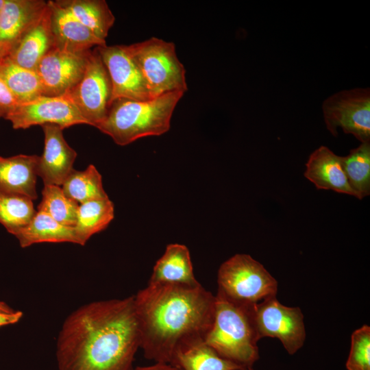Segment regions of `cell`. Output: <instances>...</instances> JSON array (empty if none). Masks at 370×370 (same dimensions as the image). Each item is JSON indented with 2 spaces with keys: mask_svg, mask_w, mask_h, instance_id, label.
<instances>
[{
  "mask_svg": "<svg viewBox=\"0 0 370 370\" xmlns=\"http://www.w3.org/2000/svg\"><path fill=\"white\" fill-rule=\"evenodd\" d=\"M134 295L95 301L64 320L58 334V370H132L140 348Z\"/></svg>",
  "mask_w": 370,
  "mask_h": 370,
  "instance_id": "1",
  "label": "cell"
},
{
  "mask_svg": "<svg viewBox=\"0 0 370 370\" xmlns=\"http://www.w3.org/2000/svg\"><path fill=\"white\" fill-rule=\"evenodd\" d=\"M140 348L154 362L170 364L175 351L205 338L214 314L215 295L201 284H149L134 295Z\"/></svg>",
  "mask_w": 370,
  "mask_h": 370,
  "instance_id": "2",
  "label": "cell"
},
{
  "mask_svg": "<svg viewBox=\"0 0 370 370\" xmlns=\"http://www.w3.org/2000/svg\"><path fill=\"white\" fill-rule=\"evenodd\" d=\"M184 94L171 92L145 101L116 99L97 128L120 146L162 135L169 130L173 111Z\"/></svg>",
  "mask_w": 370,
  "mask_h": 370,
  "instance_id": "3",
  "label": "cell"
},
{
  "mask_svg": "<svg viewBox=\"0 0 370 370\" xmlns=\"http://www.w3.org/2000/svg\"><path fill=\"white\" fill-rule=\"evenodd\" d=\"M254 306L235 301L217 290L213 322L204 338L221 356L243 367H252L259 359Z\"/></svg>",
  "mask_w": 370,
  "mask_h": 370,
  "instance_id": "4",
  "label": "cell"
},
{
  "mask_svg": "<svg viewBox=\"0 0 370 370\" xmlns=\"http://www.w3.org/2000/svg\"><path fill=\"white\" fill-rule=\"evenodd\" d=\"M142 73L150 99L188 90L186 71L172 42L152 37L129 45Z\"/></svg>",
  "mask_w": 370,
  "mask_h": 370,
  "instance_id": "5",
  "label": "cell"
},
{
  "mask_svg": "<svg viewBox=\"0 0 370 370\" xmlns=\"http://www.w3.org/2000/svg\"><path fill=\"white\" fill-rule=\"evenodd\" d=\"M218 291L228 298L254 306L276 297L278 283L251 256L237 254L223 262L217 274Z\"/></svg>",
  "mask_w": 370,
  "mask_h": 370,
  "instance_id": "6",
  "label": "cell"
},
{
  "mask_svg": "<svg viewBox=\"0 0 370 370\" xmlns=\"http://www.w3.org/2000/svg\"><path fill=\"white\" fill-rule=\"evenodd\" d=\"M88 125L97 127L106 119L112 98V84L101 56L90 50L84 74L66 94Z\"/></svg>",
  "mask_w": 370,
  "mask_h": 370,
  "instance_id": "7",
  "label": "cell"
},
{
  "mask_svg": "<svg viewBox=\"0 0 370 370\" xmlns=\"http://www.w3.org/2000/svg\"><path fill=\"white\" fill-rule=\"evenodd\" d=\"M328 131L338 135L340 127L362 143L370 142V91L357 88L338 92L328 97L322 106Z\"/></svg>",
  "mask_w": 370,
  "mask_h": 370,
  "instance_id": "8",
  "label": "cell"
},
{
  "mask_svg": "<svg viewBox=\"0 0 370 370\" xmlns=\"http://www.w3.org/2000/svg\"><path fill=\"white\" fill-rule=\"evenodd\" d=\"M253 317L259 340L276 338L290 355L303 347L306 332L299 307L284 306L273 297L254 305Z\"/></svg>",
  "mask_w": 370,
  "mask_h": 370,
  "instance_id": "9",
  "label": "cell"
},
{
  "mask_svg": "<svg viewBox=\"0 0 370 370\" xmlns=\"http://www.w3.org/2000/svg\"><path fill=\"white\" fill-rule=\"evenodd\" d=\"M4 119L10 121L15 130L45 124L57 125L63 130L75 125H88L67 95H42L19 103Z\"/></svg>",
  "mask_w": 370,
  "mask_h": 370,
  "instance_id": "10",
  "label": "cell"
},
{
  "mask_svg": "<svg viewBox=\"0 0 370 370\" xmlns=\"http://www.w3.org/2000/svg\"><path fill=\"white\" fill-rule=\"evenodd\" d=\"M90 51L74 52L56 47L50 49L35 69L43 95H66L82 78Z\"/></svg>",
  "mask_w": 370,
  "mask_h": 370,
  "instance_id": "11",
  "label": "cell"
},
{
  "mask_svg": "<svg viewBox=\"0 0 370 370\" xmlns=\"http://www.w3.org/2000/svg\"><path fill=\"white\" fill-rule=\"evenodd\" d=\"M112 84L111 103L118 99L145 101L149 95L129 45L97 47Z\"/></svg>",
  "mask_w": 370,
  "mask_h": 370,
  "instance_id": "12",
  "label": "cell"
},
{
  "mask_svg": "<svg viewBox=\"0 0 370 370\" xmlns=\"http://www.w3.org/2000/svg\"><path fill=\"white\" fill-rule=\"evenodd\" d=\"M45 135L42 155L39 158L38 175L45 185L61 186L73 169L76 151L66 143L63 129L54 124L41 125Z\"/></svg>",
  "mask_w": 370,
  "mask_h": 370,
  "instance_id": "13",
  "label": "cell"
},
{
  "mask_svg": "<svg viewBox=\"0 0 370 370\" xmlns=\"http://www.w3.org/2000/svg\"><path fill=\"white\" fill-rule=\"evenodd\" d=\"M54 47L51 11L47 6L40 18L12 45L8 56L16 64L30 70Z\"/></svg>",
  "mask_w": 370,
  "mask_h": 370,
  "instance_id": "14",
  "label": "cell"
},
{
  "mask_svg": "<svg viewBox=\"0 0 370 370\" xmlns=\"http://www.w3.org/2000/svg\"><path fill=\"white\" fill-rule=\"evenodd\" d=\"M54 47L74 52H84L95 47L106 45V40L98 37L82 25L56 1H48Z\"/></svg>",
  "mask_w": 370,
  "mask_h": 370,
  "instance_id": "15",
  "label": "cell"
},
{
  "mask_svg": "<svg viewBox=\"0 0 370 370\" xmlns=\"http://www.w3.org/2000/svg\"><path fill=\"white\" fill-rule=\"evenodd\" d=\"M304 176L319 190H331L356 197L343 168L341 156L321 146L309 156Z\"/></svg>",
  "mask_w": 370,
  "mask_h": 370,
  "instance_id": "16",
  "label": "cell"
},
{
  "mask_svg": "<svg viewBox=\"0 0 370 370\" xmlns=\"http://www.w3.org/2000/svg\"><path fill=\"white\" fill-rule=\"evenodd\" d=\"M39 158L36 155L25 154L0 156V190L36 199Z\"/></svg>",
  "mask_w": 370,
  "mask_h": 370,
  "instance_id": "17",
  "label": "cell"
},
{
  "mask_svg": "<svg viewBox=\"0 0 370 370\" xmlns=\"http://www.w3.org/2000/svg\"><path fill=\"white\" fill-rule=\"evenodd\" d=\"M43 0H5L0 12V41L14 44L40 18Z\"/></svg>",
  "mask_w": 370,
  "mask_h": 370,
  "instance_id": "18",
  "label": "cell"
},
{
  "mask_svg": "<svg viewBox=\"0 0 370 370\" xmlns=\"http://www.w3.org/2000/svg\"><path fill=\"white\" fill-rule=\"evenodd\" d=\"M149 283L200 284L194 275L188 247L177 243L168 245L156 262Z\"/></svg>",
  "mask_w": 370,
  "mask_h": 370,
  "instance_id": "19",
  "label": "cell"
},
{
  "mask_svg": "<svg viewBox=\"0 0 370 370\" xmlns=\"http://www.w3.org/2000/svg\"><path fill=\"white\" fill-rule=\"evenodd\" d=\"M171 365L180 370H236L243 367L221 356L204 339L180 347Z\"/></svg>",
  "mask_w": 370,
  "mask_h": 370,
  "instance_id": "20",
  "label": "cell"
},
{
  "mask_svg": "<svg viewBox=\"0 0 370 370\" xmlns=\"http://www.w3.org/2000/svg\"><path fill=\"white\" fill-rule=\"evenodd\" d=\"M14 236L23 248L40 243L66 242L80 245L73 227L62 225L40 211L36 212L28 225Z\"/></svg>",
  "mask_w": 370,
  "mask_h": 370,
  "instance_id": "21",
  "label": "cell"
},
{
  "mask_svg": "<svg viewBox=\"0 0 370 370\" xmlns=\"http://www.w3.org/2000/svg\"><path fill=\"white\" fill-rule=\"evenodd\" d=\"M57 3L98 37L106 40L115 17L104 0H57Z\"/></svg>",
  "mask_w": 370,
  "mask_h": 370,
  "instance_id": "22",
  "label": "cell"
},
{
  "mask_svg": "<svg viewBox=\"0 0 370 370\" xmlns=\"http://www.w3.org/2000/svg\"><path fill=\"white\" fill-rule=\"evenodd\" d=\"M114 217V207L109 197L79 204L74 229L84 245L94 234L105 230Z\"/></svg>",
  "mask_w": 370,
  "mask_h": 370,
  "instance_id": "23",
  "label": "cell"
},
{
  "mask_svg": "<svg viewBox=\"0 0 370 370\" xmlns=\"http://www.w3.org/2000/svg\"><path fill=\"white\" fill-rule=\"evenodd\" d=\"M0 75L19 103L43 95L41 82L36 71L16 64L8 56L0 62Z\"/></svg>",
  "mask_w": 370,
  "mask_h": 370,
  "instance_id": "24",
  "label": "cell"
},
{
  "mask_svg": "<svg viewBox=\"0 0 370 370\" xmlns=\"http://www.w3.org/2000/svg\"><path fill=\"white\" fill-rule=\"evenodd\" d=\"M62 189L79 204L108 197L103 187L102 177L92 164L84 171L73 169L62 184Z\"/></svg>",
  "mask_w": 370,
  "mask_h": 370,
  "instance_id": "25",
  "label": "cell"
},
{
  "mask_svg": "<svg viewBox=\"0 0 370 370\" xmlns=\"http://www.w3.org/2000/svg\"><path fill=\"white\" fill-rule=\"evenodd\" d=\"M343 170L356 197L370 195V142L362 143L346 156H341Z\"/></svg>",
  "mask_w": 370,
  "mask_h": 370,
  "instance_id": "26",
  "label": "cell"
},
{
  "mask_svg": "<svg viewBox=\"0 0 370 370\" xmlns=\"http://www.w3.org/2000/svg\"><path fill=\"white\" fill-rule=\"evenodd\" d=\"M36 212L27 196L0 190V223L11 234L25 227Z\"/></svg>",
  "mask_w": 370,
  "mask_h": 370,
  "instance_id": "27",
  "label": "cell"
},
{
  "mask_svg": "<svg viewBox=\"0 0 370 370\" xmlns=\"http://www.w3.org/2000/svg\"><path fill=\"white\" fill-rule=\"evenodd\" d=\"M79 204L67 197L62 188L56 185H45L38 211L45 212L58 223L74 227Z\"/></svg>",
  "mask_w": 370,
  "mask_h": 370,
  "instance_id": "28",
  "label": "cell"
},
{
  "mask_svg": "<svg viewBox=\"0 0 370 370\" xmlns=\"http://www.w3.org/2000/svg\"><path fill=\"white\" fill-rule=\"evenodd\" d=\"M347 370H370V327L364 325L351 336L349 354L345 364Z\"/></svg>",
  "mask_w": 370,
  "mask_h": 370,
  "instance_id": "29",
  "label": "cell"
},
{
  "mask_svg": "<svg viewBox=\"0 0 370 370\" xmlns=\"http://www.w3.org/2000/svg\"><path fill=\"white\" fill-rule=\"evenodd\" d=\"M19 104L0 75V116L5 118Z\"/></svg>",
  "mask_w": 370,
  "mask_h": 370,
  "instance_id": "30",
  "label": "cell"
},
{
  "mask_svg": "<svg viewBox=\"0 0 370 370\" xmlns=\"http://www.w3.org/2000/svg\"><path fill=\"white\" fill-rule=\"evenodd\" d=\"M21 311L15 310L10 313L0 312V327L17 323L22 317Z\"/></svg>",
  "mask_w": 370,
  "mask_h": 370,
  "instance_id": "31",
  "label": "cell"
},
{
  "mask_svg": "<svg viewBox=\"0 0 370 370\" xmlns=\"http://www.w3.org/2000/svg\"><path fill=\"white\" fill-rule=\"evenodd\" d=\"M132 370H180L176 367L168 363L154 362L151 365L137 367Z\"/></svg>",
  "mask_w": 370,
  "mask_h": 370,
  "instance_id": "32",
  "label": "cell"
},
{
  "mask_svg": "<svg viewBox=\"0 0 370 370\" xmlns=\"http://www.w3.org/2000/svg\"><path fill=\"white\" fill-rule=\"evenodd\" d=\"M12 47L11 43L0 41V62L9 55Z\"/></svg>",
  "mask_w": 370,
  "mask_h": 370,
  "instance_id": "33",
  "label": "cell"
},
{
  "mask_svg": "<svg viewBox=\"0 0 370 370\" xmlns=\"http://www.w3.org/2000/svg\"><path fill=\"white\" fill-rule=\"evenodd\" d=\"M15 310L10 307L8 304H6L5 302L0 301V312L1 313H10L13 312Z\"/></svg>",
  "mask_w": 370,
  "mask_h": 370,
  "instance_id": "34",
  "label": "cell"
},
{
  "mask_svg": "<svg viewBox=\"0 0 370 370\" xmlns=\"http://www.w3.org/2000/svg\"><path fill=\"white\" fill-rule=\"evenodd\" d=\"M5 0H0V12L2 10L4 4H5Z\"/></svg>",
  "mask_w": 370,
  "mask_h": 370,
  "instance_id": "35",
  "label": "cell"
},
{
  "mask_svg": "<svg viewBox=\"0 0 370 370\" xmlns=\"http://www.w3.org/2000/svg\"><path fill=\"white\" fill-rule=\"evenodd\" d=\"M236 370H254L252 367H244Z\"/></svg>",
  "mask_w": 370,
  "mask_h": 370,
  "instance_id": "36",
  "label": "cell"
},
{
  "mask_svg": "<svg viewBox=\"0 0 370 370\" xmlns=\"http://www.w3.org/2000/svg\"><path fill=\"white\" fill-rule=\"evenodd\" d=\"M0 118H1V116H0Z\"/></svg>",
  "mask_w": 370,
  "mask_h": 370,
  "instance_id": "37",
  "label": "cell"
}]
</instances>
